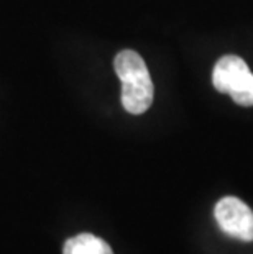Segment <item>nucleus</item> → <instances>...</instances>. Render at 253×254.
Here are the masks:
<instances>
[{
    "instance_id": "nucleus-1",
    "label": "nucleus",
    "mask_w": 253,
    "mask_h": 254,
    "mask_svg": "<svg viewBox=\"0 0 253 254\" xmlns=\"http://www.w3.org/2000/svg\"><path fill=\"white\" fill-rule=\"evenodd\" d=\"M114 69L122 82V105L132 115H142L153 104L155 87L143 58L133 50H123L114 59Z\"/></svg>"
},
{
    "instance_id": "nucleus-2",
    "label": "nucleus",
    "mask_w": 253,
    "mask_h": 254,
    "mask_svg": "<svg viewBox=\"0 0 253 254\" xmlns=\"http://www.w3.org/2000/svg\"><path fill=\"white\" fill-rule=\"evenodd\" d=\"M212 84L220 94H229L235 104L253 105V74L240 56L227 55L217 61L212 72Z\"/></svg>"
},
{
    "instance_id": "nucleus-3",
    "label": "nucleus",
    "mask_w": 253,
    "mask_h": 254,
    "mask_svg": "<svg viewBox=\"0 0 253 254\" xmlns=\"http://www.w3.org/2000/svg\"><path fill=\"white\" fill-rule=\"evenodd\" d=\"M220 230L240 241H253V212L237 197L220 198L214 208Z\"/></svg>"
},
{
    "instance_id": "nucleus-4",
    "label": "nucleus",
    "mask_w": 253,
    "mask_h": 254,
    "mask_svg": "<svg viewBox=\"0 0 253 254\" xmlns=\"http://www.w3.org/2000/svg\"><path fill=\"white\" fill-rule=\"evenodd\" d=\"M63 254H114L109 243L90 233H81L64 243Z\"/></svg>"
}]
</instances>
